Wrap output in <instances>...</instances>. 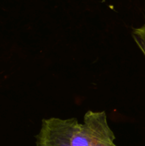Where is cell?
I'll use <instances>...</instances> for the list:
<instances>
[{
  "mask_svg": "<svg viewBox=\"0 0 145 146\" xmlns=\"http://www.w3.org/2000/svg\"><path fill=\"white\" fill-rule=\"evenodd\" d=\"M104 111L89 110L83 123L76 118L42 121L36 146H118Z\"/></svg>",
  "mask_w": 145,
  "mask_h": 146,
  "instance_id": "cell-1",
  "label": "cell"
},
{
  "mask_svg": "<svg viewBox=\"0 0 145 146\" xmlns=\"http://www.w3.org/2000/svg\"><path fill=\"white\" fill-rule=\"evenodd\" d=\"M132 36L136 44L145 56V24L138 28L134 29Z\"/></svg>",
  "mask_w": 145,
  "mask_h": 146,
  "instance_id": "cell-2",
  "label": "cell"
}]
</instances>
